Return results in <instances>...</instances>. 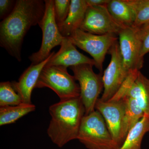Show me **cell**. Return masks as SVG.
Masks as SVG:
<instances>
[{
	"label": "cell",
	"instance_id": "1",
	"mask_svg": "<svg viewBox=\"0 0 149 149\" xmlns=\"http://www.w3.org/2000/svg\"><path fill=\"white\" fill-rule=\"evenodd\" d=\"M45 11V1L17 0L12 12L0 23V46L18 61L24 37L31 27L39 24Z\"/></svg>",
	"mask_w": 149,
	"mask_h": 149
},
{
	"label": "cell",
	"instance_id": "2",
	"mask_svg": "<svg viewBox=\"0 0 149 149\" xmlns=\"http://www.w3.org/2000/svg\"><path fill=\"white\" fill-rule=\"evenodd\" d=\"M51 120L47 133L52 142L59 148L77 139L85 107L80 96L60 100L49 107Z\"/></svg>",
	"mask_w": 149,
	"mask_h": 149
},
{
	"label": "cell",
	"instance_id": "3",
	"mask_svg": "<svg viewBox=\"0 0 149 149\" xmlns=\"http://www.w3.org/2000/svg\"><path fill=\"white\" fill-rule=\"evenodd\" d=\"M77 140L88 149H118L102 116L95 111L83 118Z\"/></svg>",
	"mask_w": 149,
	"mask_h": 149
},
{
	"label": "cell",
	"instance_id": "4",
	"mask_svg": "<svg viewBox=\"0 0 149 149\" xmlns=\"http://www.w3.org/2000/svg\"><path fill=\"white\" fill-rule=\"evenodd\" d=\"M75 81L74 76L68 72L67 68L45 66L40 73L35 88H49L60 100H63L80 97V86Z\"/></svg>",
	"mask_w": 149,
	"mask_h": 149
},
{
	"label": "cell",
	"instance_id": "5",
	"mask_svg": "<svg viewBox=\"0 0 149 149\" xmlns=\"http://www.w3.org/2000/svg\"><path fill=\"white\" fill-rule=\"evenodd\" d=\"M74 45L91 55L100 73L103 71V63L106 55L113 44L118 41L117 35H97L79 29L68 37Z\"/></svg>",
	"mask_w": 149,
	"mask_h": 149
},
{
	"label": "cell",
	"instance_id": "6",
	"mask_svg": "<svg viewBox=\"0 0 149 149\" xmlns=\"http://www.w3.org/2000/svg\"><path fill=\"white\" fill-rule=\"evenodd\" d=\"M93 65L89 64L70 67L75 80L79 82L80 97L85 107V115L95 110V105L104 88L102 74H96Z\"/></svg>",
	"mask_w": 149,
	"mask_h": 149
},
{
	"label": "cell",
	"instance_id": "7",
	"mask_svg": "<svg viewBox=\"0 0 149 149\" xmlns=\"http://www.w3.org/2000/svg\"><path fill=\"white\" fill-rule=\"evenodd\" d=\"M45 11L38 25L42 32V40L40 49L32 54L29 58L32 64H37L46 59L52 50L60 45L64 37L59 30L56 22L54 10V0H45Z\"/></svg>",
	"mask_w": 149,
	"mask_h": 149
},
{
	"label": "cell",
	"instance_id": "8",
	"mask_svg": "<svg viewBox=\"0 0 149 149\" xmlns=\"http://www.w3.org/2000/svg\"><path fill=\"white\" fill-rule=\"evenodd\" d=\"M108 53L111 60L102 75L104 91L100 98L104 102L109 100L114 96L130 72L123 65L118 41L112 46Z\"/></svg>",
	"mask_w": 149,
	"mask_h": 149
},
{
	"label": "cell",
	"instance_id": "9",
	"mask_svg": "<svg viewBox=\"0 0 149 149\" xmlns=\"http://www.w3.org/2000/svg\"><path fill=\"white\" fill-rule=\"evenodd\" d=\"M125 28L112 17L106 5L88 6L80 29L95 35H118Z\"/></svg>",
	"mask_w": 149,
	"mask_h": 149
},
{
	"label": "cell",
	"instance_id": "10",
	"mask_svg": "<svg viewBox=\"0 0 149 149\" xmlns=\"http://www.w3.org/2000/svg\"><path fill=\"white\" fill-rule=\"evenodd\" d=\"M119 48L123 65L129 72L140 70L144 58L141 57V42L137 28L125 27L118 34Z\"/></svg>",
	"mask_w": 149,
	"mask_h": 149
},
{
	"label": "cell",
	"instance_id": "11",
	"mask_svg": "<svg viewBox=\"0 0 149 149\" xmlns=\"http://www.w3.org/2000/svg\"><path fill=\"white\" fill-rule=\"evenodd\" d=\"M118 93L121 99L128 97L135 100L144 114L149 116V79L140 70L130 72Z\"/></svg>",
	"mask_w": 149,
	"mask_h": 149
},
{
	"label": "cell",
	"instance_id": "12",
	"mask_svg": "<svg viewBox=\"0 0 149 149\" xmlns=\"http://www.w3.org/2000/svg\"><path fill=\"white\" fill-rule=\"evenodd\" d=\"M125 108L124 99L104 102L99 98L95 105L96 110L102 116L113 139L119 147L120 146V130Z\"/></svg>",
	"mask_w": 149,
	"mask_h": 149
},
{
	"label": "cell",
	"instance_id": "13",
	"mask_svg": "<svg viewBox=\"0 0 149 149\" xmlns=\"http://www.w3.org/2000/svg\"><path fill=\"white\" fill-rule=\"evenodd\" d=\"M60 46L59 50L54 54L46 66H62L68 68L83 64L95 66V61L78 52L75 46L68 37H64Z\"/></svg>",
	"mask_w": 149,
	"mask_h": 149
},
{
	"label": "cell",
	"instance_id": "14",
	"mask_svg": "<svg viewBox=\"0 0 149 149\" xmlns=\"http://www.w3.org/2000/svg\"><path fill=\"white\" fill-rule=\"evenodd\" d=\"M54 54V52L51 53L47 58L38 64H31L21 74L17 82H12L15 90L21 97L23 103L32 104V91L35 88L42 70Z\"/></svg>",
	"mask_w": 149,
	"mask_h": 149
},
{
	"label": "cell",
	"instance_id": "15",
	"mask_svg": "<svg viewBox=\"0 0 149 149\" xmlns=\"http://www.w3.org/2000/svg\"><path fill=\"white\" fill-rule=\"evenodd\" d=\"M88 7L86 0H71L69 13L64 22L58 24L61 35L68 37L80 29Z\"/></svg>",
	"mask_w": 149,
	"mask_h": 149
},
{
	"label": "cell",
	"instance_id": "16",
	"mask_svg": "<svg viewBox=\"0 0 149 149\" xmlns=\"http://www.w3.org/2000/svg\"><path fill=\"white\" fill-rule=\"evenodd\" d=\"M123 99L125 100V108L120 130V146L129 130L145 115L135 100L128 97H125Z\"/></svg>",
	"mask_w": 149,
	"mask_h": 149
},
{
	"label": "cell",
	"instance_id": "17",
	"mask_svg": "<svg viewBox=\"0 0 149 149\" xmlns=\"http://www.w3.org/2000/svg\"><path fill=\"white\" fill-rule=\"evenodd\" d=\"M107 7L111 16L118 23L125 27L133 26L134 12L126 0H110Z\"/></svg>",
	"mask_w": 149,
	"mask_h": 149
},
{
	"label": "cell",
	"instance_id": "18",
	"mask_svg": "<svg viewBox=\"0 0 149 149\" xmlns=\"http://www.w3.org/2000/svg\"><path fill=\"white\" fill-rule=\"evenodd\" d=\"M149 132V116L143 117L131 128L118 149H141L144 136Z\"/></svg>",
	"mask_w": 149,
	"mask_h": 149
},
{
	"label": "cell",
	"instance_id": "19",
	"mask_svg": "<svg viewBox=\"0 0 149 149\" xmlns=\"http://www.w3.org/2000/svg\"><path fill=\"white\" fill-rule=\"evenodd\" d=\"M35 109L36 106L32 104L22 103L13 106L0 107V125L14 123Z\"/></svg>",
	"mask_w": 149,
	"mask_h": 149
},
{
	"label": "cell",
	"instance_id": "20",
	"mask_svg": "<svg viewBox=\"0 0 149 149\" xmlns=\"http://www.w3.org/2000/svg\"><path fill=\"white\" fill-rule=\"evenodd\" d=\"M134 12L135 21L132 27L139 28L149 23V0H126Z\"/></svg>",
	"mask_w": 149,
	"mask_h": 149
},
{
	"label": "cell",
	"instance_id": "21",
	"mask_svg": "<svg viewBox=\"0 0 149 149\" xmlns=\"http://www.w3.org/2000/svg\"><path fill=\"white\" fill-rule=\"evenodd\" d=\"M23 103L20 96L9 81L0 83V107L13 106Z\"/></svg>",
	"mask_w": 149,
	"mask_h": 149
},
{
	"label": "cell",
	"instance_id": "22",
	"mask_svg": "<svg viewBox=\"0 0 149 149\" xmlns=\"http://www.w3.org/2000/svg\"><path fill=\"white\" fill-rule=\"evenodd\" d=\"M70 0H54L55 17L58 25L66 19L70 8Z\"/></svg>",
	"mask_w": 149,
	"mask_h": 149
},
{
	"label": "cell",
	"instance_id": "23",
	"mask_svg": "<svg viewBox=\"0 0 149 149\" xmlns=\"http://www.w3.org/2000/svg\"><path fill=\"white\" fill-rule=\"evenodd\" d=\"M135 28V27H134ZM137 28L141 42V57L149 53V23Z\"/></svg>",
	"mask_w": 149,
	"mask_h": 149
},
{
	"label": "cell",
	"instance_id": "24",
	"mask_svg": "<svg viewBox=\"0 0 149 149\" xmlns=\"http://www.w3.org/2000/svg\"><path fill=\"white\" fill-rule=\"evenodd\" d=\"M16 1L0 0V19H3L10 14L13 10Z\"/></svg>",
	"mask_w": 149,
	"mask_h": 149
},
{
	"label": "cell",
	"instance_id": "25",
	"mask_svg": "<svg viewBox=\"0 0 149 149\" xmlns=\"http://www.w3.org/2000/svg\"><path fill=\"white\" fill-rule=\"evenodd\" d=\"M110 0H86L88 6H106Z\"/></svg>",
	"mask_w": 149,
	"mask_h": 149
}]
</instances>
